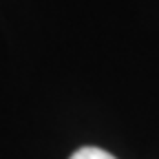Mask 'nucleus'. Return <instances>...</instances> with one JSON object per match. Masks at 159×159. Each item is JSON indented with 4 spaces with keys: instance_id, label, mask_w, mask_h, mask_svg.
Segmentation results:
<instances>
[{
    "instance_id": "nucleus-1",
    "label": "nucleus",
    "mask_w": 159,
    "mask_h": 159,
    "mask_svg": "<svg viewBox=\"0 0 159 159\" xmlns=\"http://www.w3.org/2000/svg\"><path fill=\"white\" fill-rule=\"evenodd\" d=\"M69 159H117V157H113L111 152H106V150H102V148H95V146H84V148L75 150Z\"/></svg>"
}]
</instances>
